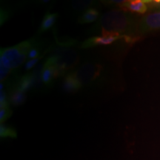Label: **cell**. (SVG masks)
Returning <instances> with one entry per match:
<instances>
[{
	"label": "cell",
	"mask_w": 160,
	"mask_h": 160,
	"mask_svg": "<svg viewBox=\"0 0 160 160\" xmlns=\"http://www.w3.org/2000/svg\"><path fill=\"white\" fill-rule=\"evenodd\" d=\"M93 5V1H75L72 3V7L76 11H83Z\"/></svg>",
	"instance_id": "cell-13"
},
{
	"label": "cell",
	"mask_w": 160,
	"mask_h": 160,
	"mask_svg": "<svg viewBox=\"0 0 160 160\" xmlns=\"http://www.w3.org/2000/svg\"><path fill=\"white\" fill-rule=\"evenodd\" d=\"M26 100L25 93L16 89L14 92H13L11 97H10V102L13 105H20L23 104Z\"/></svg>",
	"instance_id": "cell-12"
},
{
	"label": "cell",
	"mask_w": 160,
	"mask_h": 160,
	"mask_svg": "<svg viewBox=\"0 0 160 160\" xmlns=\"http://www.w3.org/2000/svg\"><path fill=\"white\" fill-rule=\"evenodd\" d=\"M99 17V11L96 8H89L80 16L78 22L81 24L91 23L96 21Z\"/></svg>",
	"instance_id": "cell-9"
},
{
	"label": "cell",
	"mask_w": 160,
	"mask_h": 160,
	"mask_svg": "<svg viewBox=\"0 0 160 160\" xmlns=\"http://www.w3.org/2000/svg\"><path fill=\"white\" fill-rule=\"evenodd\" d=\"M121 38H123V36L116 34V33H105L99 37H94L87 39L82 44V48H88L97 45H110Z\"/></svg>",
	"instance_id": "cell-4"
},
{
	"label": "cell",
	"mask_w": 160,
	"mask_h": 160,
	"mask_svg": "<svg viewBox=\"0 0 160 160\" xmlns=\"http://www.w3.org/2000/svg\"><path fill=\"white\" fill-rule=\"evenodd\" d=\"M101 71L102 66L99 64H87L72 73L82 85L95 80L99 76Z\"/></svg>",
	"instance_id": "cell-3"
},
{
	"label": "cell",
	"mask_w": 160,
	"mask_h": 160,
	"mask_svg": "<svg viewBox=\"0 0 160 160\" xmlns=\"http://www.w3.org/2000/svg\"><path fill=\"white\" fill-rule=\"evenodd\" d=\"M59 75L57 70L53 66L48 65L45 63L42 72V81L46 85H50L53 80L57 78Z\"/></svg>",
	"instance_id": "cell-8"
},
{
	"label": "cell",
	"mask_w": 160,
	"mask_h": 160,
	"mask_svg": "<svg viewBox=\"0 0 160 160\" xmlns=\"http://www.w3.org/2000/svg\"><path fill=\"white\" fill-rule=\"evenodd\" d=\"M0 133L2 137H16V132L12 128H9L8 126L1 125L0 128Z\"/></svg>",
	"instance_id": "cell-14"
},
{
	"label": "cell",
	"mask_w": 160,
	"mask_h": 160,
	"mask_svg": "<svg viewBox=\"0 0 160 160\" xmlns=\"http://www.w3.org/2000/svg\"><path fill=\"white\" fill-rule=\"evenodd\" d=\"M98 27L102 35L105 33H116L128 36L133 32L134 24L131 16L122 10H112L105 13L99 19Z\"/></svg>",
	"instance_id": "cell-1"
},
{
	"label": "cell",
	"mask_w": 160,
	"mask_h": 160,
	"mask_svg": "<svg viewBox=\"0 0 160 160\" xmlns=\"http://www.w3.org/2000/svg\"><path fill=\"white\" fill-rule=\"evenodd\" d=\"M82 84L80 82L73 76V73L68 74L65 77L63 82V89L65 92L73 93L76 92L81 88Z\"/></svg>",
	"instance_id": "cell-7"
},
{
	"label": "cell",
	"mask_w": 160,
	"mask_h": 160,
	"mask_svg": "<svg viewBox=\"0 0 160 160\" xmlns=\"http://www.w3.org/2000/svg\"><path fill=\"white\" fill-rule=\"evenodd\" d=\"M33 44L34 40L31 39L13 47L2 49L0 66H3L11 71L17 68L27 59L28 52L34 45Z\"/></svg>",
	"instance_id": "cell-2"
},
{
	"label": "cell",
	"mask_w": 160,
	"mask_h": 160,
	"mask_svg": "<svg viewBox=\"0 0 160 160\" xmlns=\"http://www.w3.org/2000/svg\"><path fill=\"white\" fill-rule=\"evenodd\" d=\"M39 49L36 47H33L28 52V58L31 59H36V58H38L37 57L38 55H39Z\"/></svg>",
	"instance_id": "cell-16"
},
{
	"label": "cell",
	"mask_w": 160,
	"mask_h": 160,
	"mask_svg": "<svg viewBox=\"0 0 160 160\" xmlns=\"http://www.w3.org/2000/svg\"><path fill=\"white\" fill-rule=\"evenodd\" d=\"M57 18V14H56V13H46L42 22L41 25H40L39 31L43 32L48 31V30L52 28V26L54 25L56 22Z\"/></svg>",
	"instance_id": "cell-11"
},
{
	"label": "cell",
	"mask_w": 160,
	"mask_h": 160,
	"mask_svg": "<svg viewBox=\"0 0 160 160\" xmlns=\"http://www.w3.org/2000/svg\"><path fill=\"white\" fill-rule=\"evenodd\" d=\"M139 29L142 32L160 29V11L150 13L144 17L139 25Z\"/></svg>",
	"instance_id": "cell-6"
},
{
	"label": "cell",
	"mask_w": 160,
	"mask_h": 160,
	"mask_svg": "<svg viewBox=\"0 0 160 160\" xmlns=\"http://www.w3.org/2000/svg\"><path fill=\"white\" fill-rule=\"evenodd\" d=\"M35 85V79L33 74L25 75L21 78L18 84L17 88L19 91L25 93L30 88Z\"/></svg>",
	"instance_id": "cell-10"
},
{
	"label": "cell",
	"mask_w": 160,
	"mask_h": 160,
	"mask_svg": "<svg viewBox=\"0 0 160 160\" xmlns=\"http://www.w3.org/2000/svg\"><path fill=\"white\" fill-rule=\"evenodd\" d=\"M41 59V58H36V59H31L29 60V61H28V62H26L25 64V68L26 70H29L32 68L33 67H34L36 65V64L37 63V62L39 61V59Z\"/></svg>",
	"instance_id": "cell-17"
},
{
	"label": "cell",
	"mask_w": 160,
	"mask_h": 160,
	"mask_svg": "<svg viewBox=\"0 0 160 160\" xmlns=\"http://www.w3.org/2000/svg\"><path fill=\"white\" fill-rule=\"evenodd\" d=\"M12 112L11 110L9 109V107L7 108H2L0 110V122H3L6 119H8L11 117Z\"/></svg>",
	"instance_id": "cell-15"
},
{
	"label": "cell",
	"mask_w": 160,
	"mask_h": 160,
	"mask_svg": "<svg viewBox=\"0 0 160 160\" xmlns=\"http://www.w3.org/2000/svg\"><path fill=\"white\" fill-rule=\"evenodd\" d=\"M120 8L125 11H129L138 14H144L148 9V1L132 0V1L124 2V3L120 5Z\"/></svg>",
	"instance_id": "cell-5"
}]
</instances>
